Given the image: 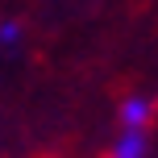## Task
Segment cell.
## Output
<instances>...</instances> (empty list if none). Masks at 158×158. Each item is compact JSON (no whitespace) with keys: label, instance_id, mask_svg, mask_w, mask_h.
I'll return each instance as SVG.
<instances>
[{"label":"cell","instance_id":"cell-1","mask_svg":"<svg viewBox=\"0 0 158 158\" xmlns=\"http://www.w3.org/2000/svg\"><path fill=\"white\" fill-rule=\"evenodd\" d=\"M146 154H150V129H125L121 125L104 158H146Z\"/></svg>","mask_w":158,"mask_h":158},{"label":"cell","instance_id":"cell-2","mask_svg":"<svg viewBox=\"0 0 158 158\" xmlns=\"http://www.w3.org/2000/svg\"><path fill=\"white\" fill-rule=\"evenodd\" d=\"M154 121V100L150 96H125V100L117 104V125L125 129H150Z\"/></svg>","mask_w":158,"mask_h":158},{"label":"cell","instance_id":"cell-3","mask_svg":"<svg viewBox=\"0 0 158 158\" xmlns=\"http://www.w3.org/2000/svg\"><path fill=\"white\" fill-rule=\"evenodd\" d=\"M17 38H21V29H17L13 21H4V25H0V42H4V46H13Z\"/></svg>","mask_w":158,"mask_h":158}]
</instances>
